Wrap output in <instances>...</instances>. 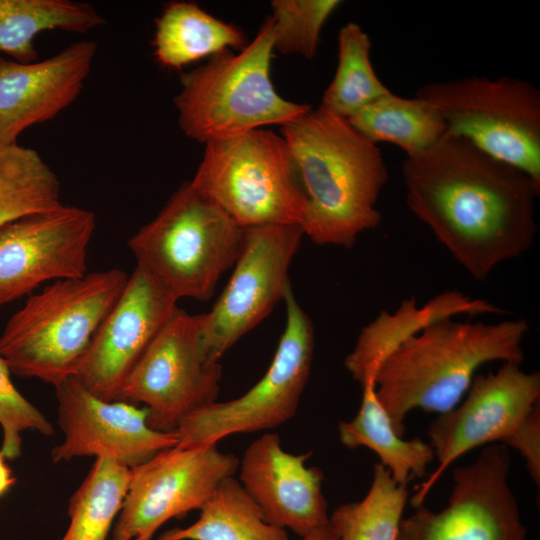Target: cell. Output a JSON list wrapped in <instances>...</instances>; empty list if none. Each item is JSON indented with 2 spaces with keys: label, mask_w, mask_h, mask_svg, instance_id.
<instances>
[{
  "label": "cell",
  "mask_w": 540,
  "mask_h": 540,
  "mask_svg": "<svg viewBox=\"0 0 540 540\" xmlns=\"http://www.w3.org/2000/svg\"><path fill=\"white\" fill-rule=\"evenodd\" d=\"M11 370L0 355V425L3 439L1 453L7 460L21 455L22 433L36 430L42 435L54 433L51 422L14 386Z\"/></svg>",
  "instance_id": "cell-31"
},
{
  "label": "cell",
  "mask_w": 540,
  "mask_h": 540,
  "mask_svg": "<svg viewBox=\"0 0 540 540\" xmlns=\"http://www.w3.org/2000/svg\"><path fill=\"white\" fill-rule=\"evenodd\" d=\"M244 228L195 189L182 184L163 209L128 241L137 266L178 300H209L242 249Z\"/></svg>",
  "instance_id": "cell-6"
},
{
  "label": "cell",
  "mask_w": 540,
  "mask_h": 540,
  "mask_svg": "<svg viewBox=\"0 0 540 540\" xmlns=\"http://www.w3.org/2000/svg\"><path fill=\"white\" fill-rule=\"evenodd\" d=\"M371 40L360 25L348 22L338 34V63L320 107L350 118L366 105L391 92L371 62Z\"/></svg>",
  "instance_id": "cell-28"
},
{
  "label": "cell",
  "mask_w": 540,
  "mask_h": 540,
  "mask_svg": "<svg viewBox=\"0 0 540 540\" xmlns=\"http://www.w3.org/2000/svg\"><path fill=\"white\" fill-rule=\"evenodd\" d=\"M128 277L112 268L55 281L31 295L0 335V355L11 372L54 386L73 377Z\"/></svg>",
  "instance_id": "cell-4"
},
{
  "label": "cell",
  "mask_w": 540,
  "mask_h": 540,
  "mask_svg": "<svg viewBox=\"0 0 540 540\" xmlns=\"http://www.w3.org/2000/svg\"><path fill=\"white\" fill-rule=\"evenodd\" d=\"M505 310L481 299H472L459 291H446L419 306L414 298L403 300L393 312L381 311L365 326L344 366L361 386L375 379L383 360L403 341L429 323L457 315L503 314ZM375 382V381H374Z\"/></svg>",
  "instance_id": "cell-20"
},
{
  "label": "cell",
  "mask_w": 540,
  "mask_h": 540,
  "mask_svg": "<svg viewBox=\"0 0 540 540\" xmlns=\"http://www.w3.org/2000/svg\"><path fill=\"white\" fill-rule=\"evenodd\" d=\"M517 450L525 459L526 468L537 488L540 486V405L502 441Z\"/></svg>",
  "instance_id": "cell-32"
},
{
  "label": "cell",
  "mask_w": 540,
  "mask_h": 540,
  "mask_svg": "<svg viewBox=\"0 0 540 540\" xmlns=\"http://www.w3.org/2000/svg\"><path fill=\"white\" fill-rule=\"evenodd\" d=\"M245 45L240 28L192 2H170L156 19L154 54L165 68L180 69L225 50H241Z\"/></svg>",
  "instance_id": "cell-21"
},
{
  "label": "cell",
  "mask_w": 540,
  "mask_h": 540,
  "mask_svg": "<svg viewBox=\"0 0 540 540\" xmlns=\"http://www.w3.org/2000/svg\"><path fill=\"white\" fill-rule=\"evenodd\" d=\"M408 496L407 486L376 463L364 498L341 504L329 516L335 540H397Z\"/></svg>",
  "instance_id": "cell-29"
},
{
  "label": "cell",
  "mask_w": 540,
  "mask_h": 540,
  "mask_svg": "<svg viewBox=\"0 0 540 540\" xmlns=\"http://www.w3.org/2000/svg\"><path fill=\"white\" fill-rule=\"evenodd\" d=\"M303 236L299 225L244 228L232 276L211 311L204 313L202 343L208 361L218 363L284 299L288 270Z\"/></svg>",
  "instance_id": "cell-12"
},
{
  "label": "cell",
  "mask_w": 540,
  "mask_h": 540,
  "mask_svg": "<svg viewBox=\"0 0 540 540\" xmlns=\"http://www.w3.org/2000/svg\"><path fill=\"white\" fill-rule=\"evenodd\" d=\"M62 205L56 173L34 149L0 144V226Z\"/></svg>",
  "instance_id": "cell-26"
},
{
  "label": "cell",
  "mask_w": 540,
  "mask_h": 540,
  "mask_svg": "<svg viewBox=\"0 0 540 540\" xmlns=\"http://www.w3.org/2000/svg\"><path fill=\"white\" fill-rule=\"evenodd\" d=\"M105 24L89 3L70 0H0V52L19 63L37 61L34 38L44 31L87 33Z\"/></svg>",
  "instance_id": "cell-23"
},
{
  "label": "cell",
  "mask_w": 540,
  "mask_h": 540,
  "mask_svg": "<svg viewBox=\"0 0 540 540\" xmlns=\"http://www.w3.org/2000/svg\"><path fill=\"white\" fill-rule=\"evenodd\" d=\"M310 456L285 451L278 434L265 432L247 447L238 467L241 485L265 520L301 538L329 521L323 472L306 467Z\"/></svg>",
  "instance_id": "cell-18"
},
{
  "label": "cell",
  "mask_w": 540,
  "mask_h": 540,
  "mask_svg": "<svg viewBox=\"0 0 540 540\" xmlns=\"http://www.w3.org/2000/svg\"><path fill=\"white\" fill-rule=\"evenodd\" d=\"M129 480V467L97 457L69 500L70 524L61 540H106L122 508Z\"/></svg>",
  "instance_id": "cell-27"
},
{
  "label": "cell",
  "mask_w": 540,
  "mask_h": 540,
  "mask_svg": "<svg viewBox=\"0 0 540 540\" xmlns=\"http://www.w3.org/2000/svg\"><path fill=\"white\" fill-rule=\"evenodd\" d=\"M361 387L360 408L352 420L338 424L339 440L349 449L366 447L374 451L393 479L407 486L413 478L426 474L435 458L434 451L420 438L404 440L396 433L377 398L373 380Z\"/></svg>",
  "instance_id": "cell-22"
},
{
  "label": "cell",
  "mask_w": 540,
  "mask_h": 540,
  "mask_svg": "<svg viewBox=\"0 0 540 540\" xmlns=\"http://www.w3.org/2000/svg\"><path fill=\"white\" fill-rule=\"evenodd\" d=\"M339 0H274L271 2L274 50L313 58L321 31Z\"/></svg>",
  "instance_id": "cell-30"
},
{
  "label": "cell",
  "mask_w": 540,
  "mask_h": 540,
  "mask_svg": "<svg viewBox=\"0 0 540 540\" xmlns=\"http://www.w3.org/2000/svg\"><path fill=\"white\" fill-rule=\"evenodd\" d=\"M443 118L449 133L519 169L540 187V92L501 76L432 82L415 94Z\"/></svg>",
  "instance_id": "cell-8"
},
{
  "label": "cell",
  "mask_w": 540,
  "mask_h": 540,
  "mask_svg": "<svg viewBox=\"0 0 540 540\" xmlns=\"http://www.w3.org/2000/svg\"><path fill=\"white\" fill-rule=\"evenodd\" d=\"M371 142H387L415 156L438 142L448 131L442 116L427 102L392 91L347 119Z\"/></svg>",
  "instance_id": "cell-24"
},
{
  "label": "cell",
  "mask_w": 540,
  "mask_h": 540,
  "mask_svg": "<svg viewBox=\"0 0 540 540\" xmlns=\"http://www.w3.org/2000/svg\"><path fill=\"white\" fill-rule=\"evenodd\" d=\"M505 445H488L471 464L453 471L448 505H424L402 518L397 540H526L517 499L509 483Z\"/></svg>",
  "instance_id": "cell-13"
},
{
  "label": "cell",
  "mask_w": 540,
  "mask_h": 540,
  "mask_svg": "<svg viewBox=\"0 0 540 540\" xmlns=\"http://www.w3.org/2000/svg\"><path fill=\"white\" fill-rule=\"evenodd\" d=\"M301 540H335V533L328 521L325 525H322L304 537Z\"/></svg>",
  "instance_id": "cell-34"
},
{
  "label": "cell",
  "mask_w": 540,
  "mask_h": 540,
  "mask_svg": "<svg viewBox=\"0 0 540 540\" xmlns=\"http://www.w3.org/2000/svg\"><path fill=\"white\" fill-rule=\"evenodd\" d=\"M406 204L475 280L525 253L540 187L519 169L447 132L402 165Z\"/></svg>",
  "instance_id": "cell-1"
},
{
  "label": "cell",
  "mask_w": 540,
  "mask_h": 540,
  "mask_svg": "<svg viewBox=\"0 0 540 540\" xmlns=\"http://www.w3.org/2000/svg\"><path fill=\"white\" fill-rule=\"evenodd\" d=\"M203 324L204 314L190 315L178 308L120 392L118 400L144 404L148 424L155 430L175 431L185 416L216 401L222 366L206 357Z\"/></svg>",
  "instance_id": "cell-10"
},
{
  "label": "cell",
  "mask_w": 540,
  "mask_h": 540,
  "mask_svg": "<svg viewBox=\"0 0 540 540\" xmlns=\"http://www.w3.org/2000/svg\"><path fill=\"white\" fill-rule=\"evenodd\" d=\"M5 457L0 450V496L3 495L16 481L12 476L11 469L5 462Z\"/></svg>",
  "instance_id": "cell-33"
},
{
  "label": "cell",
  "mask_w": 540,
  "mask_h": 540,
  "mask_svg": "<svg viewBox=\"0 0 540 540\" xmlns=\"http://www.w3.org/2000/svg\"><path fill=\"white\" fill-rule=\"evenodd\" d=\"M55 388L64 440L52 451L54 462L95 456L133 468L178 444L176 431L150 427L145 407L100 399L73 377Z\"/></svg>",
  "instance_id": "cell-17"
},
{
  "label": "cell",
  "mask_w": 540,
  "mask_h": 540,
  "mask_svg": "<svg viewBox=\"0 0 540 540\" xmlns=\"http://www.w3.org/2000/svg\"><path fill=\"white\" fill-rule=\"evenodd\" d=\"M97 44L72 43L41 61L19 63L0 57V144H15L28 128L69 107L88 78Z\"/></svg>",
  "instance_id": "cell-19"
},
{
  "label": "cell",
  "mask_w": 540,
  "mask_h": 540,
  "mask_svg": "<svg viewBox=\"0 0 540 540\" xmlns=\"http://www.w3.org/2000/svg\"><path fill=\"white\" fill-rule=\"evenodd\" d=\"M528 330L524 319L485 323L445 317L403 341L383 360L374 379L377 398L396 433L404 436V420L413 409L442 414L456 407L482 365L521 364Z\"/></svg>",
  "instance_id": "cell-3"
},
{
  "label": "cell",
  "mask_w": 540,
  "mask_h": 540,
  "mask_svg": "<svg viewBox=\"0 0 540 540\" xmlns=\"http://www.w3.org/2000/svg\"><path fill=\"white\" fill-rule=\"evenodd\" d=\"M280 135L307 199L304 236L317 245L351 248L380 224L376 203L389 173L377 144L320 106L281 126Z\"/></svg>",
  "instance_id": "cell-2"
},
{
  "label": "cell",
  "mask_w": 540,
  "mask_h": 540,
  "mask_svg": "<svg viewBox=\"0 0 540 540\" xmlns=\"http://www.w3.org/2000/svg\"><path fill=\"white\" fill-rule=\"evenodd\" d=\"M158 540H289L268 523L257 503L234 477L225 479L200 509L196 522L170 529Z\"/></svg>",
  "instance_id": "cell-25"
},
{
  "label": "cell",
  "mask_w": 540,
  "mask_h": 540,
  "mask_svg": "<svg viewBox=\"0 0 540 540\" xmlns=\"http://www.w3.org/2000/svg\"><path fill=\"white\" fill-rule=\"evenodd\" d=\"M239 462L216 445L174 446L130 468L113 540H151L167 521L200 510L218 486L234 476Z\"/></svg>",
  "instance_id": "cell-11"
},
{
  "label": "cell",
  "mask_w": 540,
  "mask_h": 540,
  "mask_svg": "<svg viewBox=\"0 0 540 540\" xmlns=\"http://www.w3.org/2000/svg\"><path fill=\"white\" fill-rule=\"evenodd\" d=\"M283 301L286 324L264 376L238 398L200 407L175 429L182 448L217 445L227 436L267 431L295 416L310 376L314 329L291 286Z\"/></svg>",
  "instance_id": "cell-9"
},
{
  "label": "cell",
  "mask_w": 540,
  "mask_h": 540,
  "mask_svg": "<svg viewBox=\"0 0 540 540\" xmlns=\"http://www.w3.org/2000/svg\"><path fill=\"white\" fill-rule=\"evenodd\" d=\"M238 226L299 225L307 199L281 135L256 129L205 144L190 181Z\"/></svg>",
  "instance_id": "cell-7"
},
{
  "label": "cell",
  "mask_w": 540,
  "mask_h": 540,
  "mask_svg": "<svg viewBox=\"0 0 540 540\" xmlns=\"http://www.w3.org/2000/svg\"><path fill=\"white\" fill-rule=\"evenodd\" d=\"M540 374L520 364L503 363L496 372L477 374L463 402L429 425V444L438 465L410 503L423 502L446 469L468 451L503 441L539 403Z\"/></svg>",
  "instance_id": "cell-14"
},
{
  "label": "cell",
  "mask_w": 540,
  "mask_h": 540,
  "mask_svg": "<svg viewBox=\"0 0 540 540\" xmlns=\"http://www.w3.org/2000/svg\"><path fill=\"white\" fill-rule=\"evenodd\" d=\"M95 227L92 211L64 204L0 226V307L45 282L85 275Z\"/></svg>",
  "instance_id": "cell-15"
},
{
  "label": "cell",
  "mask_w": 540,
  "mask_h": 540,
  "mask_svg": "<svg viewBox=\"0 0 540 540\" xmlns=\"http://www.w3.org/2000/svg\"><path fill=\"white\" fill-rule=\"evenodd\" d=\"M178 299L136 266L82 356L73 376L93 395L118 400L135 365L177 311Z\"/></svg>",
  "instance_id": "cell-16"
},
{
  "label": "cell",
  "mask_w": 540,
  "mask_h": 540,
  "mask_svg": "<svg viewBox=\"0 0 540 540\" xmlns=\"http://www.w3.org/2000/svg\"><path fill=\"white\" fill-rule=\"evenodd\" d=\"M274 52L268 17L255 38L237 53L225 50L181 74L174 97L178 124L190 139L210 143L267 125L283 126L311 109L280 96L271 80Z\"/></svg>",
  "instance_id": "cell-5"
}]
</instances>
